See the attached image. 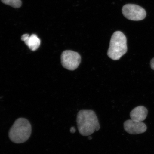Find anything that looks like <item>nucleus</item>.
<instances>
[{
    "instance_id": "nucleus-4",
    "label": "nucleus",
    "mask_w": 154,
    "mask_h": 154,
    "mask_svg": "<svg viewBox=\"0 0 154 154\" xmlns=\"http://www.w3.org/2000/svg\"><path fill=\"white\" fill-rule=\"evenodd\" d=\"M122 13L124 16L129 20L140 21L145 19L147 15L146 11L140 6L128 4L123 7Z\"/></svg>"
},
{
    "instance_id": "nucleus-3",
    "label": "nucleus",
    "mask_w": 154,
    "mask_h": 154,
    "mask_svg": "<svg viewBox=\"0 0 154 154\" xmlns=\"http://www.w3.org/2000/svg\"><path fill=\"white\" fill-rule=\"evenodd\" d=\"M128 51L127 38L121 31L116 32L112 36L107 55L111 59L117 60Z\"/></svg>"
},
{
    "instance_id": "nucleus-11",
    "label": "nucleus",
    "mask_w": 154,
    "mask_h": 154,
    "mask_svg": "<svg viewBox=\"0 0 154 154\" xmlns=\"http://www.w3.org/2000/svg\"><path fill=\"white\" fill-rule=\"evenodd\" d=\"M70 131L71 133L74 134L76 132L75 128L74 127H72L71 128Z\"/></svg>"
},
{
    "instance_id": "nucleus-8",
    "label": "nucleus",
    "mask_w": 154,
    "mask_h": 154,
    "mask_svg": "<svg viewBox=\"0 0 154 154\" xmlns=\"http://www.w3.org/2000/svg\"><path fill=\"white\" fill-rule=\"evenodd\" d=\"M147 115V109L142 106L134 108L130 113L131 119L138 122H142L145 120Z\"/></svg>"
},
{
    "instance_id": "nucleus-12",
    "label": "nucleus",
    "mask_w": 154,
    "mask_h": 154,
    "mask_svg": "<svg viewBox=\"0 0 154 154\" xmlns=\"http://www.w3.org/2000/svg\"><path fill=\"white\" fill-rule=\"evenodd\" d=\"M88 139L89 140H91L92 139V137H88Z\"/></svg>"
},
{
    "instance_id": "nucleus-5",
    "label": "nucleus",
    "mask_w": 154,
    "mask_h": 154,
    "mask_svg": "<svg viewBox=\"0 0 154 154\" xmlns=\"http://www.w3.org/2000/svg\"><path fill=\"white\" fill-rule=\"evenodd\" d=\"M61 63L65 68L74 70L80 65L81 57L79 54L74 51L67 50L63 51L61 56Z\"/></svg>"
},
{
    "instance_id": "nucleus-2",
    "label": "nucleus",
    "mask_w": 154,
    "mask_h": 154,
    "mask_svg": "<svg viewBox=\"0 0 154 154\" xmlns=\"http://www.w3.org/2000/svg\"><path fill=\"white\" fill-rule=\"evenodd\" d=\"M32 126L26 119L20 117L15 120L10 129L9 136L15 143H22L27 141L31 134Z\"/></svg>"
},
{
    "instance_id": "nucleus-10",
    "label": "nucleus",
    "mask_w": 154,
    "mask_h": 154,
    "mask_svg": "<svg viewBox=\"0 0 154 154\" xmlns=\"http://www.w3.org/2000/svg\"><path fill=\"white\" fill-rule=\"evenodd\" d=\"M150 66L152 70H154V57L152 59L150 62Z\"/></svg>"
},
{
    "instance_id": "nucleus-6",
    "label": "nucleus",
    "mask_w": 154,
    "mask_h": 154,
    "mask_svg": "<svg viewBox=\"0 0 154 154\" xmlns=\"http://www.w3.org/2000/svg\"><path fill=\"white\" fill-rule=\"evenodd\" d=\"M125 131L128 134H136L143 133L147 130V126L144 123L131 120L125 121L124 124Z\"/></svg>"
},
{
    "instance_id": "nucleus-1",
    "label": "nucleus",
    "mask_w": 154,
    "mask_h": 154,
    "mask_svg": "<svg viewBox=\"0 0 154 154\" xmlns=\"http://www.w3.org/2000/svg\"><path fill=\"white\" fill-rule=\"evenodd\" d=\"M76 122L79 132L83 136H89L100 129L97 116L92 110L83 109L79 111L77 115Z\"/></svg>"
},
{
    "instance_id": "nucleus-7",
    "label": "nucleus",
    "mask_w": 154,
    "mask_h": 154,
    "mask_svg": "<svg viewBox=\"0 0 154 154\" xmlns=\"http://www.w3.org/2000/svg\"><path fill=\"white\" fill-rule=\"evenodd\" d=\"M21 40L24 41L26 45L32 51L37 50L40 45V40L35 34L29 36L28 34H24L21 37Z\"/></svg>"
},
{
    "instance_id": "nucleus-9",
    "label": "nucleus",
    "mask_w": 154,
    "mask_h": 154,
    "mask_svg": "<svg viewBox=\"0 0 154 154\" xmlns=\"http://www.w3.org/2000/svg\"><path fill=\"white\" fill-rule=\"evenodd\" d=\"M5 4L11 6L14 8H19L22 5L21 0H1Z\"/></svg>"
}]
</instances>
